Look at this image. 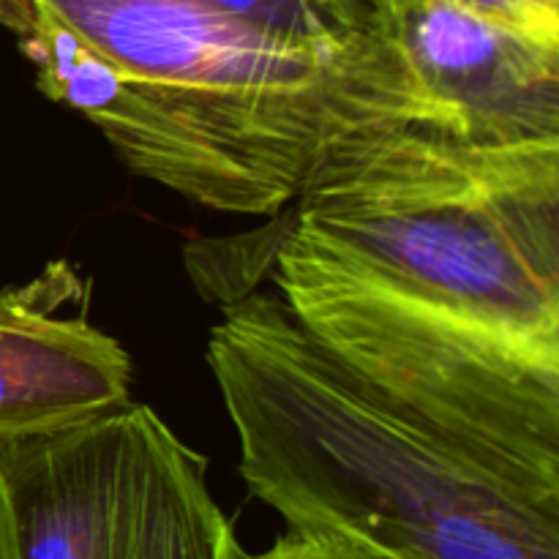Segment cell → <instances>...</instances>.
Wrapping results in <instances>:
<instances>
[{
	"label": "cell",
	"mask_w": 559,
	"mask_h": 559,
	"mask_svg": "<svg viewBox=\"0 0 559 559\" xmlns=\"http://www.w3.org/2000/svg\"><path fill=\"white\" fill-rule=\"evenodd\" d=\"M207 364L246 486L295 533L391 559H559V497L377 393L282 295L224 306Z\"/></svg>",
	"instance_id": "cell-1"
},
{
	"label": "cell",
	"mask_w": 559,
	"mask_h": 559,
	"mask_svg": "<svg viewBox=\"0 0 559 559\" xmlns=\"http://www.w3.org/2000/svg\"><path fill=\"white\" fill-rule=\"evenodd\" d=\"M289 227L374 282L559 360V145L322 126Z\"/></svg>",
	"instance_id": "cell-2"
},
{
	"label": "cell",
	"mask_w": 559,
	"mask_h": 559,
	"mask_svg": "<svg viewBox=\"0 0 559 559\" xmlns=\"http://www.w3.org/2000/svg\"><path fill=\"white\" fill-rule=\"evenodd\" d=\"M284 304L377 393L502 475L559 497V360L344 265L284 224Z\"/></svg>",
	"instance_id": "cell-3"
},
{
	"label": "cell",
	"mask_w": 559,
	"mask_h": 559,
	"mask_svg": "<svg viewBox=\"0 0 559 559\" xmlns=\"http://www.w3.org/2000/svg\"><path fill=\"white\" fill-rule=\"evenodd\" d=\"M200 142L238 213L295 202L322 129L331 60L191 0H41Z\"/></svg>",
	"instance_id": "cell-4"
},
{
	"label": "cell",
	"mask_w": 559,
	"mask_h": 559,
	"mask_svg": "<svg viewBox=\"0 0 559 559\" xmlns=\"http://www.w3.org/2000/svg\"><path fill=\"white\" fill-rule=\"evenodd\" d=\"M205 456L129 399L0 442V559H243Z\"/></svg>",
	"instance_id": "cell-5"
},
{
	"label": "cell",
	"mask_w": 559,
	"mask_h": 559,
	"mask_svg": "<svg viewBox=\"0 0 559 559\" xmlns=\"http://www.w3.org/2000/svg\"><path fill=\"white\" fill-rule=\"evenodd\" d=\"M369 25L415 91L475 142L559 145V47L459 0H371Z\"/></svg>",
	"instance_id": "cell-6"
},
{
	"label": "cell",
	"mask_w": 559,
	"mask_h": 559,
	"mask_svg": "<svg viewBox=\"0 0 559 559\" xmlns=\"http://www.w3.org/2000/svg\"><path fill=\"white\" fill-rule=\"evenodd\" d=\"M85 295L80 273L55 260L0 293V442L66 429L129 402L131 358L118 338L60 314Z\"/></svg>",
	"instance_id": "cell-7"
},
{
	"label": "cell",
	"mask_w": 559,
	"mask_h": 559,
	"mask_svg": "<svg viewBox=\"0 0 559 559\" xmlns=\"http://www.w3.org/2000/svg\"><path fill=\"white\" fill-rule=\"evenodd\" d=\"M0 25L36 69L41 93L91 120L131 173L211 211L238 213L233 189L183 123L41 0H0Z\"/></svg>",
	"instance_id": "cell-8"
},
{
	"label": "cell",
	"mask_w": 559,
	"mask_h": 559,
	"mask_svg": "<svg viewBox=\"0 0 559 559\" xmlns=\"http://www.w3.org/2000/svg\"><path fill=\"white\" fill-rule=\"evenodd\" d=\"M287 47L336 63L369 27L371 0H191Z\"/></svg>",
	"instance_id": "cell-9"
},
{
	"label": "cell",
	"mask_w": 559,
	"mask_h": 559,
	"mask_svg": "<svg viewBox=\"0 0 559 559\" xmlns=\"http://www.w3.org/2000/svg\"><path fill=\"white\" fill-rule=\"evenodd\" d=\"M459 3L535 41L559 47V0H459Z\"/></svg>",
	"instance_id": "cell-10"
},
{
	"label": "cell",
	"mask_w": 559,
	"mask_h": 559,
	"mask_svg": "<svg viewBox=\"0 0 559 559\" xmlns=\"http://www.w3.org/2000/svg\"><path fill=\"white\" fill-rule=\"evenodd\" d=\"M243 559H391L377 551L364 549V546L347 544V540L328 538V535H309L289 530L284 538H278L271 549L262 555H249Z\"/></svg>",
	"instance_id": "cell-11"
}]
</instances>
